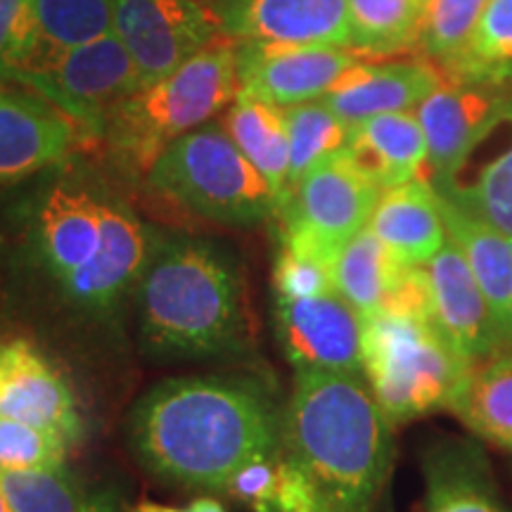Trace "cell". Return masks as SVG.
I'll use <instances>...</instances> for the list:
<instances>
[{
    "instance_id": "2e32d148",
    "label": "cell",
    "mask_w": 512,
    "mask_h": 512,
    "mask_svg": "<svg viewBox=\"0 0 512 512\" xmlns=\"http://www.w3.org/2000/svg\"><path fill=\"white\" fill-rule=\"evenodd\" d=\"M83 133L79 121L43 95L0 88V183L67 162Z\"/></svg>"
},
{
    "instance_id": "f35d334b",
    "label": "cell",
    "mask_w": 512,
    "mask_h": 512,
    "mask_svg": "<svg viewBox=\"0 0 512 512\" xmlns=\"http://www.w3.org/2000/svg\"><path fill=\"white\" fill-rule=\"evenodd\" d=\"M81 512H126V508H121L119 498L114 496L112 491L102 489L86 496V503H83Z\"/></svg>"
},
{
    "instance_id": "8fae6325",
    "label": "cell",
    "mask_w": 512,
    "mask_h": 512,
    "mask_svg": "<svg viewBox=\"0 0 512 512\" xmlns=\"http://www.w3.org/2000/svg\"><path fill=\"white\" fill-rule=\"evenodd\" d=\"M363 57L339 46L238 43L240 93L278 107L320 100Z\"/></svg>"
},
{
    "instance_id": "836d02e7",
    "label": "cell",
    "mask_w": 512,
    "mask_h": 512,
    "mask_svg": "<svg viewBox=\"0 0 512 512\" xmlns=\"http://www.w3.org/2000/svg\"><path fill=\"white\" fill-rule=\"evenodd\" d=\"M41 53L34 0H0V81H17Z\"/></svg>"
},
{
    "instance_id": "8992f818",
    "label": "cell",
    "mask_w": 512,
    "mask_h": 512,
    "mask_svg": "<svg viewBox=\"0 0 512 512\" xmlns=\"http://www.w3.org/2000/svg\"><path fill=\"white\" fill-rule=\"evenodd\" d=\"M470 368L432 318L394 311L363 316V377L392 425L451 408Z\"/></svg>"
},
{
    "instance_id": "7a4b0ae2",
    "label": "cell",
    "mask_w": 512,
    "mask_h": 512,
    "mask_svg": "<svg viewBox=\"0 0 512 512\" xmlns=\"http://www.w3.org/2000/svg\"><path fill=\"white\" fill-rule=\"evenodd\" d=\"M287 458L344 512H370L394 463L392 422L363 373L297 370L283 422Z\"/></svg>"
},
{
    "instance_id": "9a60e30c",
    "label": "cell",
    "mask_w": 512,
    "mask_h": 512,
    "mask_svg": "<svg viewBox=\"0 0 512 512\" xmlns=\"http://www.w3.org/2000/svg\"><path fill=\"white\" fill-rule=\"evenodd\" d=\"M508 100L482 83L444 81L415 107L427 140V178L434 188L458 174L472 147L501 117Z\"/></svg>"
},
{
    "instance_id": "ac0fdd59",
    "label": "cell",
    "mask_w": 512,
    "mask_h": 512,
    "mask_svg": "<svg viewBox=\"0 0 512 512\" xmlns=\"http://www.w3.org/2000/svg\"><path fill=\"white\" fill-rule=\"evenodd\" d=\"M444 81V72L432 60L384 64L361 60L320 100L351 126L377 114L413 112Z\"/></svg>"
},
{
    "instance_id": "44dd1931",
    "label": "cell",
    "mask_w": 512,
    "mask_h": 512,
    "mask_svg": "<svg viewBox=\"0 0 512 512\" xmlns=\"http://www.w3.org/2000/svg\"><path fill=\"white\" fill-rule=\"evenodd\" d=\"M344 152L380 190L415 181L427 171V140L415 112L377 114L351 124Z\"/></svg>"
},
{
    "instance_id": "603a6c76",
    "label": "cell",
    "mask_w": 512,
    "mask_h": 512,
    "mask_svg": "<svg viewBox=\"0 0 512 512\" xmlns=\"http://www.w3.org/2000/svg\"><path fill=\"white\" fill-rule=\"evenodd\" d=\"M223 128L256 171L266 178L275 195V211L287 195L290 174V138L285 107L238 95L223 114Z\"/></svg>"
},
{
    "instance_id": "277c9868",
    "label": "cell",
    "mask_w": 512,
    "mask_h": 512,
    "mask_svg": "<svg viewBox=\"0 0 512 512\" xmlns=\"http://www.w3.org/2000/svg\"><path fill=\"white\" fill-rule=\"evenodd\" d=\"M34 245L64 302L86 318L110 320L136 292L155 238L117 197L60 181L38 204Z\"/></svg>"
},
{
    "instance_id": "52a82bcc",
    "label": "cell",
    "mask_w": 512,
    "mask_h": 512,
    "mask_svg": "<svg viewBox=\"0 0 512 512\" xmlns=\"http://www.w3.org/2000/svg\"><path fill=\"white\" fill-rule=\"evenodd\" d=\"M145 181L157 197L204 221L254 226L275 216L271 185L221 124H204L174 140Z\"/></svg>"
},
{
    "instance_id": "1f68e13d",
    "label": "cell",
    "mask_w": 512,
    "mask_h": 512,
    "mask_svg": "<svg viewBox=\"0 0 512 512\" xmlns=\"http://www.w3.org/2000/svg\"><path fill=\"white\" fill-rule=\"evenodd\" d=\"M489 0H420L418 48L444 67L463 53Z\"/></svg>"
},
{
    "instance_id": "f546056e",
    "label": "cell",
    "mask_w": 512,
    "mask_h": 512,
    "mask_svg": "<svg viewBox=\"0 0 512 512\" xmlns=\"http://www.w3.org/2000/svg\"><path fill=\"white\" fill-rule=\"evenodd\" d=\"M34 10L41 36L36 62L86 46L114 31V0H34Z\"/></svg>"
},
{
    "instance_id": "4316f807",
    "label": "cell",
    "mask_w": 512,
    "mask_h": 512,
    "mask_svg": "<svg viewBox=\"0 0 512 512\" xmlns=\"http://www.w3.org/2000/svg\"><path fill=\"white\" fill-rule=\"evenodd\" d=\"M446 81L498 83L512 74V0H489L463 53L439 67Z\"/></svg>"
},
{
    "instance_id": "e0dca14e",
    "label": "cell",
    "mask_w": 512,
    "mask_h": 512,
    "mask_svg": "<svg viewBox=\"0 0 512 512\" xmlns=\"http://www.w3.org/2000/svg\"><path fill=\"white\" fill-rule=\"evenodd\" d=\"M221 22L235 41L351 48L347 0H228Z\"/></svg>"
},
{
    "instance_id": "484cf974",
    "label": "cell",
    "mask_w": 512,
    "mask_h": 512,
    "mask_svg": "<svg viewBox=\"0 0 512 512\" xmlns=\"http://www.w3.org/2000/svg\"><path fill=\"white\" fill-rule=\"evenodd\" d=\"M501 121L510 136L494 155L472 166V176H456L434 190L475 211L512 238V100L505 105Z\"/></svg>"
},
{
    "instance_id": "7c38bea8",
    "label": "cell",
    "mask_w": 512,
    "mask_h": 512,
    "mask_svg": "<svg viewBox=\"0 0 512 512\" xmlns=\"http://www.w3.org/2000/svg\"><path fill=\"white\" fill-rule=\"evenodd\" d=\"M0 418L60 432L72 446L86 439V420L72 382L22 337H0Z\"/></svg>"
},
{
    "instance_id": "d590c367",
    "label": "cell",
    "mask_w": 512,
    "mask_h": 512,
    "mask_svg": "<svg viewBox=\"0 0 512 512\" xmlns=\"http://www.w3.org/2000/svg\"><path fill=\"white\" fill-rule=\"evenodd\" d=\"M280 484H283V460L278 456H261L242 465L230 479L226 491L254 512H283Z\"/></svg>"
},
{
    "instance_id": "83f0119b",
    "label": "cell",
    "mask_w": 512,
    "mask_h": 512,
    "mask_svg": "<svg viewBox=\"0 0 512 512\" xmlns=\"http://www.w3.org/2000/svg\"><path fill=\"white\" fill-rule=\"evenodd\" d=\"M351 50L392 57L418 48L420 0H347Z\"/></svg>"
},
{
    "instance_id": "ba28073f",
    "label": "cell",
    "mask_w": 512,
    "mask_h": 512,
    "mask_svg": "<svg viewBox=\"0 0 512 512\" xmlns=\"http://www.w3.org/2000/svg\"><path fill=\"white\" fill-rule=\"evenodd\" d=\"M382 190L347 152L320 162L275 211L280 247L335 266L347 242L370 223Z\"/></svg>"
},
{
    "instance_id": "ffe728a7",
    "label": "cell",
    "mask_w": 512,
    "mask_h": 512,
    "mask_svg": "<svg viewBox=\"0 0 512 512\" xmlns=\"http://www.w3.org/2000/svg\"><path fill=\"white\" fill-rule=\"evenodd\" d=\"M422 470V512H512L498 491L489 458L475 441H439L427 451Z\"/></svg>"
},
{
    "instance_id": "ab89813d",
    "label": "cell",
    "mask_w": 512,
    "mask_h": 512,
    "mask_svg": "<svg viewBox=\"0 0 512 512\" xmlns=\"http://www.w3.org/2000/svg\"><path fill=\"white\" fill-rule=\"evenodd\" d=\"M0 512H12L8 498H5V494H3V486H0Z\"/></svg>"
},
{
    "instance_id": "60d3db41",
    "label": "cell",
    "mask_w": 512,
    "mask_h": 512,
    "mask_svg": "<svg viewBox=\"0 0 512 512\" xmlns=\"http://www.w3.org/2000/svg\"><path fill=\"white\" fill-rule=\"evenodd\" d=\"M510 349H512V302H510Z\"/></svg>"
},
{
    "instance_id": "4dcf8cb0",
    "label": "cell",
    "mask_w": 512,
    "mask_h": 512,
    "mask_svg": "<svg viewBox=\"0 0 512 512\" xmlns=\"http://www.w3.org/2000/svg\"><path fill=\"white\" fill-rule=\"evenodd\" d=\"M12 512H81L86 491L67 465L41 470H0Z\"/></svg>"
},
{
    "instance_id": "9c48e42d",
    "label": "cell",
    "mask_w": 512,
    "mask_h": 512,
    "mask_svg": "<svg viewBox=\"0 0 512 512\" xmlns=\"http://www.w3.org/2000/svg\"><path fill=\"white\" fill-rule=\"evenodd\" d=\"M19 83L79 121L83 131L100 133L110 114L140 88L133 57L117 34L31 64Z\"/></svg>"
},
{
    "instance_id": "8d00e7d4",
    "label": "cell",
    "mask_w": 512,
    "mask_h": 512,
    "mask_svg": "<svg viewBox=\"0 0 512 512\" xmlns=\"http://www.w3.org/2000/svg\"><path fill=\"white\" fill-rule=\"evenodd\" d=\"M283 512H344L332 503L294 460L283 458V484H280Z\"/></svg>"
},
{
    "instance_id": "f1b7e54d",
    "label": "cell",
    "mask_w": 512,
    "mask_h": 512,
    "mask_svg": "<svg viewBox=\"0 0 512 512\" xmlns=\"http://www.w3.org/2000/svg\"><path fill=\"white\" fill-rule=\"evenodd\" d=\"M287 138H290V174H287V195L313 166L337 155L347 147L349 124L337 117L323 100L302 102L285 107ZM283 200V202H285ZM280 209V207H278Z\"/></svg>"
},
{
    "instance_id": "3957f363",
    "label": "cell",
    "mask_w": 512,
    "mask_h": 512,
    "mask_svg": "<svg viewBox=\"0 0 512 512\" xmlns=\"http://www.w3.org/2000/svg\"><path fill=\"white\" fill-rule=\"evenodd\" d=\"M143 349L157 358L238 354L252 335L238 261L207 240H157L136 287Z\"/></svg>"
},
{
    "instance_id": "cb8c5ba5",
    "label": "cell",
    "mask_w": 512,
    "mask_h": 512,
    "mask_svg": "<svg viewBox=\"0 0 512 512\" xmlns=\"http://www.w3.org/2000/svg\"><path fill=\"white\" fill-rule=\"evenodd\" d=\"M448 411L479 439L512 453V349L475 363Z\"/></svg>"
},
{
    "instance_id": "4fadbf2b",
    "label": "cell",
    "mask_w": 512,
    "mask_h": 512,
    "mask_svg": "<svg viewBox=\"0 0 512 512\" xmlns=\"http://www.w3.org/2000/svg\"><path fill=\"white\" fill-rule=\"evenodd\" d=\"M275 330L297 370L363 373V316L337 292L275 297Z\"/></svg>"
},
{
    "instance_id": "5bb4252c",
    "label": "cell",
    "mask_w": 512,
    "mask_h": 512,
    "mask_svg": "<svg viewBox=\"0 0 512 512\" xmlns=\"http://www.w3.org/2000/svg\"><path fill=\"white\" fill-rule=\"evenodd\" d=\"M425 271L430 280L432 323L467 363L475 366L510 349L489 299L456 242L448 238L430 264H425Z\"/></svg>"
},
{
    "instance_id": "d4e9b609",
    "label": "cell",
    "mask_w": 512,
    "mask_h": 512,
    "mask_svg": "<svg viewBox=\"0 0 512 512\" xmlns=\"http://www.w3.org/2000/svg\"><path fill=\"white\" fill-rule=\"evenodd\" d=\"M403 266L366 226L347 242L332 266L335 292L361 316L382 311L399 283Z\"/></svg>"
},
{
    "instance_id": "7402d4cb",
    "label": "cell",
    "mask_w": 512,
    "mask_h": 512,
    "mask_svg": "<svg viewBox=\"0 0 512 512\" xmlns=\"http://www.w3.org/2000/svg\"><path fill=\"white\" fill-rule=\"evenodd\" d=\"M439 195L446 235L463 252L467 266L475 273L479 287L489 299L494 316L510 344V302H512V238L498 230L475 211Z\"/></svg>"
},
{
    "instance_id": "6da1fadb",
    "label": "cell",
    "mask_w": 512,
    "mask_h": 512,
    "mask_svg": "<svg viewBox=\"0 0 512 512\" xmlns=\"http://www.w3.org/2000/svg\"><path fill=\"white\" fill-rule=\"evenodd\" d=\"M278 441L271 403L221 377L159 382L128 415V444L138 463L190 491H226L249 460L278 456Z\"/></svg>"
},
{
    "instance_id": "5b68a950",
    "label": "cell",
    "mask_w": 512,
    "mask_h": 512,
    "mask_svg": "<svg viewBox=\"0 0 512 512\" xmlns=\"http://www.w3.org/2000/svg\"><path fill=\"white\" fill-rule=\"evenodd\" d=\"M238 95V41L223 36L121 102L107 117L102 136L128 171L147 174L174 140L209 124Z\"/></svg>"
},
{
    "instance_id": "d6986e66",
    "label": "cell",
    "mask_w": 512,
    "mask_h": 512,
    "mask_svg": "<svg viewBox=\"0 0 512 512\" xmlns=\"http://www.w3.org/2000/svg\"><path fill=\"white\" fill-rule=\"evenodd\" d=\"M368 226L403 266L430 264L448 240L439 195L425 176L382 190Z\"/></svg>"
},
{
    "instance_id": "74e56055",
    "label": "cell",
    "mask_w": 512,
    "mask_h": 512,
    "mask_svg": "<svg viewBox=\"0 0 512 512\" xmlns=\"http://www.w3.org/2000/svg\"><path fill=\"white\" fill-rule=\"evenodd\" d=\"M126 512H228L226 505L211 496H202L188 505H162L155 501H138L128 505Z\"/></svg>"
},
{
    "instance_id": "d6a6232c",
    "label": "cell",
    "mask_w": 512,
    "mask_h": 512,
    "mask_svg": "<svg viewBox=\"0 0 512 512\" xmlns=\"http://www.w3.org/2000/svg\"><path fill=\"white\" fill-rule=\"evenodd\" d=\"M72 444L60 432L0 418V470H41L67 465Z\"/></svg>"
},
{
    "instance_id": "30bf717a",
    "label": "cell",
    "mask_w": 512,
    "mask_h": 512,
    "mask_svg": "<svg viewBox=\"0 0 512 512\" xmlns=\"http://www.w3.org/2000/svg\"><path fill=\"white\" fill-rule=\"evenodd\" d=\"M114 34L131 53L143 88L226 36L221 15L197 0H114Z\"/></svg>"
},
{
    "instance_id": "e575fe53",
    "label": "cell",
    "mask_w": 512,
    "mask_h": 512,
    "mask_svg": "<svg viewBox=\"0 0 512 512\" xmlns=\"http://www.w3.org/2000/svg\"><path fill=\"white\" fill-rule=\"evenodd\" d=\"M273 290L280 299H304L335 292L332 268L311 256L280 247L273 266Z\"/></svg>"
}]
</instances>
